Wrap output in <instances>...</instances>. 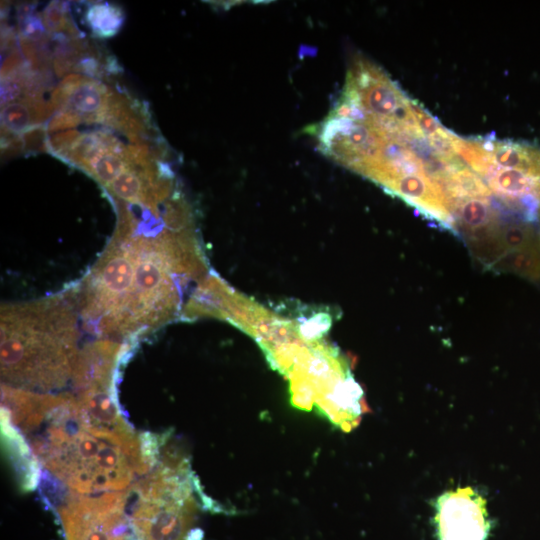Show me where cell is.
<instances>
[{"label":"cell","mask_w":540,"mask_h":540,"mask_svg":"<svg viewBox=\"0 0 540 540\" xmlns=\"http://www.w3.org/2000/svg\"><path fill=\"white\" fill-rule=\"evenodd\" d=\"M439 126L383 68L358 53L338 98L311 133L326 157L434 220L443 203L427 169Z\"/></svg>","instance_id":"cell-1"},{"label":"cell","mask_w":540,"mask_h":540,"mask_svg":"<svg viewBox=\"0 0 540 540\" xmlns=\"http://www.w3.org/2000/svg\"><path fill=\"white\" fill-rule=\"evenodd\" d=\"M2 423L36 463L70 493L123 492L159 460L164 436L123 434L92 422L74 393L42 394L2 385Z\"/></svg>","instance_id":"cell-2"},{"label":"cell","mask_w":540,"mask_h":540,"mask_svg":"<svg viewBox=\"0 0 540 540\" xmlns=\"http://www.w3.org/2000/svg\"><path fill=\"white\" fill-rule=\"evenodd\" d=\"M74 293L2 306V385L50 393L73 382L81 350Z\"/></svg>","instance_id":"cell-3"},{"label":"cell","mask_w":540,"mask_h":540,"mask_svg":"<svg viewBox=\"0 0 540 540\" xmlns=\"http://www.w3.org/2000/svg\"><path fill=\"white\" fill-rule=\"evenodd\" d=\"M196 481L184 458L172 454L123 491L132 540H197Z\"/></svg>","instance_id":"cell-4"},{"label":"cell","mask_w":540,"mask_h":540,"mask_svg":"<svg viewBox=\"0 0 540 540\" xmlns=\"http://www.w3.org/2000/svg\"><path fill=\"white\" fill-rule=\"evenodd\" d=\"M433 507L438 540H487L491 530L487 501L472 487L442 493Z\"/></svg>","instance_id":"cell-5"},{"label":"cell","mask_w":540,"mask_h":540,"mask_svg":"<svg viewBox=\"0 0 540 540\" xmlns=\"http://www.w3.org/2000/svg\"><path fill=\"white\" fill-rule=\"evenodd\" d=\"M56 113L50 100L23 96L1 107V139L21 136Z\"/></svg>","instance_id":"cell-6"},{"label":"cell","mask_w":540,"mask_h":540,"mask_svg":"<svg viewBox=\"0 0 540 540\" xmlns=\"http://www.w3.org/2000/svg\"><path fill=\"white\" fill-rule=\"evenodd\" d=\"M136 166L131 158L128 145L106 151L90 161L82 170L96 180L103 188L109 185L125 169Z\"/></svg>","instance_id":"cell-7"},{"label":"cell","mask_w":540,"mask_h":540,"mask_svg":"<svg viewBox=\"0 0 540 540\" xmlns=\"http://www.w3.org/2000/svg\"><path fill=\"white\" fill-rule=\"evenodd\" d=\"M84 20L93 36L105 39L119 32L124 23V12L116 4L93 2L86 9Z\"/></svg>","instance_id":"cell-8"},{"label":"cell","mask_w":540,"mask_h":540,"mask_svg":"<svg viewBox=\"0 0 540 540\" xmlns=\"http://www.w3.org/2000/svg\"><path fill=\"white\" fill-rule=\"evenodd\" d=\"M296 322L301 338L313 342L320 340L329 331L333 316L325 311H317L308 316L301 315Z\"/></svg>","instance_id":"cell-9"},{"label":"cell","mask_w":540,"mask_h":540,"mask_svg":"<svg viewBox=\"0 0 540 540\" xmlns=\"http://www.w3.org/2000/svg\"><path fill=\"white\" fill-rule=\"evenodd\" d=\"M46 31L41 14L34 13L30 5H25L19 18L18 39L41 44L45 41Z\"/></svg>","instance_id":"cell-10"},{"label":"cell","mask_w":540,"mask_h":540,"mask_svg":"<svg viewBox=\"0 0 540 540\" xmlns=\"http://www.w3.org/2000/svg\"><path fill=\"white\" fill-rule=\"evenodd\" d=\"M81 123H83V119L80 116L71 111L62 110L50 118L46 130L50 133L62 132L71 130Z\"/></svg>","instance_id":"cell-11"}]
</instances>
